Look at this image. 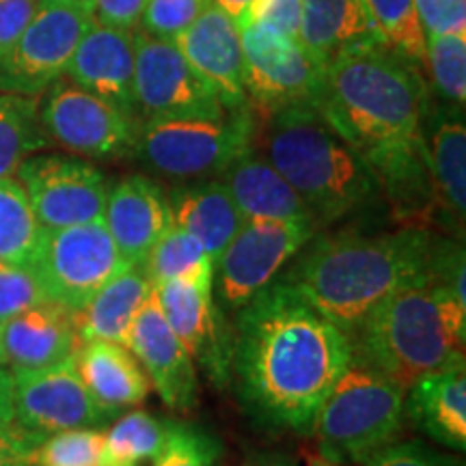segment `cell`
I'll return each instance as SVG.
<instances>
[{"label": "cell", "instance_id": "cell-1", "mask_svg": "<svg viewBox=\"0 0 466 466\" xmlns=\"http://www.w3.org/2000/svg\"><path fill=\"white\" fill-rule=\"evenodd\" d=\"M430 104L421 69L387 46L343 52L322 72L316 110L363 156L401 227L445 223L425 154Z\"/></svg>", "mask_w": 466, "mask_h": 466}, {"label": "cell", "instance_id": "cell-2", "mask_svg": "<svg viewBox=\"0 0 466 466\" xmlns=\"http://www.w3.org/2000/svg\"><path fill=\"white\" fill-rule=\"evenodd\" d=\"M350 359V337L281 279L233 313L231 384L264 428L311 432Z\"/></svg>", "mask_w": 466, "mask_h": 466}, {"label": "cell", "instance_id": "cell-3", "mask_svg": "<svg viewBox=\"0 0 466 466\" xmlns=\"http://www.w3.org/2000/svg\"><path fill=\"white\" fill-rule=\"evenodd\" d=\"M434 233L316 231L279 279L348 337L384 299L425 270Z\"/></svg>", "mask_w": 466, "mask_h": 466}, {"label": "cell", "instance_id": "cell-4", "mask_svg": "<svg viewBox=\"0 0 466 466\" xmlns=\"http://www.w3.org/2000/svg\"><path fill=\"white\" fill-rule=\"evenodd\" d=\"M264 156L311 209L319 229L370 212L382 199L363 156L311 106L268 115Z\"/></svg>", "mask_w": 466, "mask_h": 466}, {"label": "cell", "instance_id": "cell-5", "mask_svg": "<svg viewBox=\"0 0 466 466\" xmlns=\"http://www.w3.org/2000/svg\"><path fill=\"white\" fill-rule=\"evenodd\" d=\"M466 305L430 281L428 266L357 326L352 357L380 370L401 389L419 376L464 359Z\"/></svg>", "mask_w": 466, "mask_h": 466}, {"label": "cell", "instance_id": "cell-6", "mask_svg": "<svg viewBox=\"0 0 466 466\" xmlns=\"http://www.w3.org/2000/svg\"><path fill=\"white\" fill-rule=\"evenodd\" d=\"M404 395L398 382L352 357L318 408L309 434L316 436L330 462L365 464L398 439L404 425Z\"/></svg>", "mask_w": 466, "mask_h": 466}, {"label": "cell", "instance_id": "cell-7", "mask_svg": "<svg viewBox=\"0 0 466 466\" xmlns=\"http://www.w3.org/2000/svg\"><path fill=\"white\" fill-rule=\"evenodd\" d=\"M253 104L217 115L151 116L141 121L134 158L162 177L192 182L223 175L258 143Z\"/></svg>", "mask_w": 466, "mask_h": 466}, {"label": "cell", "instance_id": "cell-8", "mask_svg": "<svg viewBox=\"0 0 466 466\" xmlns=\"http://www.w3.org/2000/svg\"><path fill=\"white\" fill-rule=\"evenodd\" d=\"M127 266L104 220L66 229H42L28 264L48 300L74 313Z\"/></svg>", "mask_w": 466, "mask_h": 466}, {"label": "cell", "instance_id": "cell-9", "mask_svg": "<svg viewBox=\"0 0 466 466\" xmlns=\"http://www.w3.org/2000/svg\"><path fill=\"white\" fill-rule=\"evenodd\" d=\"M318 227L283 220H244L214 264V291L223 313H236L277 281Z\"/></svg>", "mask_w": 466, "mask_h": 466}, {"label": "cell", "instance_id": "cell-10", "mask_svg": "<svg viewBox=\"0 0 466 466\" xmlns=\"http://www.w3.org/2000/svg\"><path fill=\"white\" fill-rule=\"evenodd\" d=\"M244 89L248 102L266 116L291 106L316 108L324 69L300 42L264 22L240 26Z\"/></svg>", "mask_w": 466, "mask_h": 466}, {"label": "cell", "instance_id": "cell-11", "mask_svg": "<svg viewBox=\"0 0 466 466\" xmlns=\"http://www.w3.org/2000/svg\"><path fill=\"white\" fill-rule=\"evenodd\" d=\"M39 119L50 143L83 158L115 160L137 151L141 124L72 80L58 78L46 89Z\"/></svg>", "mask_w": 466, "mask_h": 466}, {"label": "cell", "instance_id": "cell-12", "mask_svg": "<svg viewBox=\"0 0 466 466\" xmlns=\"http://www.w3.org/2000/svg\"><path fill=\"white\" fill-rule=\"evenodd\" d=\"M96 17L66 5H42L0 61V91L37 97L66 76L76 46Z\"/></svg>", "mask_w": 466, "mask_h": 466}, {"label": "cell", "instance_id": "cell-13", "mask_svg": "<svg viewBox=\"0 0 466 466\" xmlns=\"http://www.w3.org/2000/svg\"><path fill=\"white\" fill-rule=\"evenodd\" d=\"M17 175L44 229H66L104 218L108 184L91 162L61 154L28 156Z\"/></svg>", "mask_w": 466, "mask_h": 466}, {"label": "cell", "instance_id": "cell-14", "mask_svg": "<svg viewBox=\"0 0 466 466\" xmlns=\"http://www.w3.org/2000/svg\"><path fill=\"white\" fill-rule=\"evenodd\" d=\"M134 97L138 119L175 115H217L225 106L195 72L173 39L137 33Z\"/></svg>", "mask_w": 466, "mask_h": 466}, {"label": "cell", "instance_id": "cell-15", "mask_svg": "<svg viewBox=\"0 0 466 466\" xmlns=\"http://www.w3.org/2000/svg\"><path fill=\"white\" fill-rule=\"evenodd\" d=\"M14 374V421L35 439L76 428H97L108 415L93 401L76 371L74 357Z\"/></svg>", "mask_w": 466, "mask_h": 466}, {"label": "cell", "instance_id": "cell-16", "mask_svg": "<svg viewBox=\"0 0 466 466\" xmlns=\"http://www.w3.org/2000/svg\"><path fill=\"white\" fill-rule=\"evenodd\" d=\"M168 326L214 387L231 384V326L214 299V281L184 279L154 285Z\"/></svg>", "mask_w": 466, "mask_h": 466}, {"label": "cell", "instance_id": "cell-17", "mask_svg": "<svg viewBox=\"0 0 466 466\" xmlns=\"http://www.w3.org/2000/svg\"><path fill=\"white\" fill-rule=\"evenodd\" d=\"M127 348L147 371L149 382L171 410L188 412L197 406V365L168 326L156 291H151L149 299L138 309L127 335Z\"/></svg>", "mask_w": 466, "mask_h": 466}, {"label": "cell", "instance_id": "cell-18", "mask_svg": "<svg viewBox=\"0 0 466 466\" xmlns=\"http://www.w3.org/2000/svg\"><path fill=\"white\" fill-rule=\"evenodd\" d=\"M134 61L137 33L93 22L76 46L66 76L141 124L134 97Z\"/></svg>", "mask_w": 466, "mask_h": 466}, {"label": "cell", "instance_id": "cell-19", "mask_svg": "<svg viewBox=\"0 0 466 466\" xmlns=\"http://www.w3.org/2000/svg\"><path fill=\"white\" fill-rule=\"evenodd\" d=\"M173 42L188 58L195 72L212 86L225 108L250 104L244 89L240 26L225 9L212 3Z\"/></svg>", "mask_w": 466, "mask_h": 466}, {"label": "cell", "instance_id": "cell-20", "mask_svg": "<svg viewBox=\"0 0 466 466\" xmlns=\"http://www.w3.org/2000/svg\"><path fill=\"white\" fill-rule=\"evenodd\" d=\"M104 225L126 264H145L149 250L171 223L168 197L145 175H127L108 186Z\"/></svg>", "mask_w": 466, "mask_h": 466}, {"label": "cell", "instance_id": "cell-21", "mask_svg": "<svg viewBox=\"0 0 466 466\" xmlns=\"http://www.w3.org/2000/svg\"><path fill=\"white\" fill-rule=\"evenodd\" d=\"M0 343L11 371H31L72 359L80 337L72 309L44 300L0 324Z\"/></svg>", "mask_w": 466, "mask_h": 466}, {"label": "cell", "instance_id": "cell-22", "mask_svg": "<svg viewBox=\"0 0 466 466\" xmlns=\"http://www.w3.org/2000/svg\"><path fill=\"white\" fill-rule=\"evenodd\" d=\"M404 415L419 432L447 450H466L464 359L419 376L404 395Z\"/></svg>", "mask_w": 466, "mask_h": 466}, {"label": "cell", "instance_id": "cell-23", "mask_svg": "<svg viewBox=\"0 0 466 466\" xmlns=\"http://www.w3.org/2000/svg\"><path fill=\"white\" fill-rule=\"evenodd\" d=\"M425 154L445 225L462 236L466 217V124L464 108L432 106L423 126Z\"/></svg>", "mask_w": 466, "mask_h": 466}, {"label": "cell", "instance_id": "cell-24", "mask_svg": "<svg viewBox=\"0 0 466 466\" xmlns=\"http://www.w3.org/2000/svg\"><path fill=\"white\" fill-rule=\"evenodd\" d=\"M74 365L93 401L110 419L147 398L149 378L132 350L124 343L104 339L80 341L74 352Z\"/></svg>", "mask_w": 466, "mask_h": 466}, {"label": "cell", "instance_id": "cell-25", "mask_svg": "<svg viewBox=\"0 0 466 466\" xmlns=\"http://www.w3.org/2000/svg\"><path fill=\"white\" fill-rule=\"evenodd\" d=\"M223 182L244 220H283L318 227L311 209L258 147L244 151L223 173Z\"/></svg>", "mask_w": 466, "mask_h": 466}, {"label": "cell", "instance_id": "cell-26", "mask_svg": "<svg viewBox=\"0 0 466 466\" xmlns=\"http://www.w3.org/2000/svg\"><path fill=\"white\" fill-rule=\"evenodd\" d=\"M168 209L173 223L192 233L214 264L244 225L242 212L223 179H192L173 186Z\"/></svg>", "mask_w": 466, "mask_h": 466}, {"label": "cell", "instance_id": "cell-27", "mask_svg": "<svg viewBox=\"0 0 466 466\" xmlns=\"http://www.w3.org/2000/svg\"><path fill=\"white\" fill-rule=\"evenodd\" d=\"M300 44L322 69L348 50L384 46L363 0H302Z\"/></svg>", "mask_w": 466, "mask_h": 466}, {"label": "cell", "instance_id": "cell-28", "mask_svg": "<svg viewBox=\"0 0 466 466\" xmlns=\"http://www.w3.org/2000/svg\"><path fill=\"white\" fill-rule=\"evenodd\" d=\"M151 291L154 283L145 266H127L115 279H110L80 311L74 313L80 341L104 339L127 346L134 318Z\"/></svg>", "mask_w": 466, "mask_h": 466}, {"label": "cell", "instance_id": "cell-29", "mask_svg": "<svg viewBox=\"0 0 466 466\" xmlns=\"http://www.w3.org/2000/svg\"><path fill=\"white\" fill-rule=\"evenodd\" d=\"M48 145L37 97L0 91V179L15 177L22 162Z\"/></svg>", "mask_w": 466, "mask_h": 466}, {"label": "cell", "instance_id": "cell-30", "mask_svg": "<svg viewBox=\"0 0 466 466\" xmlns=\"http://www.w3.org/2000/svg\"><path fill=\"white\" fill-rule=\"evenodd\" d=\"M143 266L154 285L184 281V279L214 281V261L208 250L192 233L175 225L173 220L149 250Z\"/></svg>", "mask_w": 466, "mask_h": 466}, {"label": "cell", "instance_id": "cell-31", "mask_svg": "<svg viewBox=\"0 0 466 466\" xmlns=\"http://www.w3.org/2000/svg\"><path fill=\"white\" fill-rule=\"evenodd\" d=\"M167 432L168 421L145 410L126 412L104 432V466H151Z\"/></svg>", "mask_w": 466, "mask_h": 466}, {"label": "cell", "instance_id": "cell-32", "mask_svg": "<svg viewBox=\"0 0 466 466\" xmlns=\"http://www.w3.org/2000/svg\"><path fill=\"white\" fill-rule=\"evenodd\" d=\"M42 229L22 184L14 177L0 179V259L31 264Z\"/></svg>", "mask_w": 466, "mask_h": 466}, {"label": "cell", "instance_id": "cell-33", "mask_svg": "<svg viewBox=\"0 0 466 466\" xmlns=\"http://www.w3.org/2000/svg\"><path fill=\"white\" fill-rule=\"evenodd\" d=\"M384 46L425 72V33L415 0H363Z\"/></svg>", "mask_w": 466, "mask_h": 466}, {"label": "cell", "instance_id": "cell-34", "mask_svg": "<svg viewBox=\"0 0 466 466\" xmlns=\"http://www.w3.org/2000/svg\"><path fill=\"white\" fill-rule=\"evenodd\" d=\"M425 72L442 104L464 108L466 102V35H428Z\"/></svg>", "mask_w": 466, "mask_h": 466}, {"label": "cell", "instance_id": "cell-35", "mask_svg": "<svg viewBox=\"0 0 466 466\" xmlns=\"http://www.w3.org/2000/svg\"><path fill=\"white\" fill-rule=\"evenodd\" d=\"M35 466H104V432L76 428L39 441L33 451Z\"/></svg>", "mask_w": 466, "mask_h": 466}, {"label": "cell", "instance_id": "cell-36", "mask_svg": "<svg viewBox=\"0 0 466 466\" xmlns=\"http://www.w3.org/2000/svg\"><path fill=\"white\" fill-rule=\"evenodd\" d=\"M220 451V441L208 430L168 421L167 441L151 466H217Z\"/></svg>", "mask_w": 466, "mask_h": 466}, {"label": "cell", "instance_id": "cell-37", "mask_svg": "<svg viewBox=\"0 0 466 466\" xmlns=\"http://www.w3.org/2000/svg\"><path fill=\"white\" fill-rule=\"evenodd\" d=\"M44 300L48 296L31 268L0 259V324Z\"/></svg>", "mask_w": 466, "mask_h": 466}, {"label": "cell", "instance_id": "cell-38", "mask_svg": "<svg viewBox=\"0 0 466 466\" xmlns=\"http://www.w3.org/2000/svg\"><path fill=\"white\" fill-rule=\"evenodd\" d=\"M212 3L214 0H147L141 26L154 37L175 39Z\"/></svg>", "mask_w": 466, "mask_h": 466}, {"label": "cell", "instance_id": "cell-39", "mask_svg": "<svg viewBox=\"0 0 466 466\" xmlns=\"http://www.w3.org/2000/svg\"><path fill=\"white\" fill-rule=\"evenodd\" d=\"M367 466H464L458 458L447 456L419 441L391 442L374 453Z\"/></svg>", "mask_w": 466, "mask_h": 466}, {"label": "cell", "instance_id": "cell-40", "mask_svg": "<svg viewBox=\"0 0 466 466\" xmlns=\"http://www.w3.org/2000/svg\"><path fill=\"white\" fill-rule=\"evenodd\" d=\"M425 37L466 35V0H415Z\"/></svg>", "mask_w": 466, "mask_h": 466}, {"label": "cell", "instance_id": "cell-41", "mask_svg": "<svg viewBox=\"0 0 466 466\" xmlns=\"http://www.w3.org/2000/svg\"><path fill=\"white\" fill-rule=\"evenodd\" d=\"M248 20L264 22L279 33L300 42L302 0H253Z\"/></svg>", "mask_w": 466, "mask_h": 466}, {"label": "cell", "instance_id": "cell-42", "mask_svg": "<svg viewBox=\"0 0 466 466\" xmlns=\"http://www.w3.org/2000/svg\"><path fill=\"white\" fill-rule=\"evenodd\" d=\"M39 7L42 0H0V61L9 55Z\"/></svg>", "mask_w": 466, "mask_h": 466}, {"label": "cell", "instance_id": "cell-43", "mask_svg": "<svg viewBox=\"0 0 466 466\" xmlns=\"http://www.w3.org/2000/svg\"><path fill=\"white\" fill-rule=\"evenodd\" d=\"M39 439L25 432L14 419L0 417V466H35L33 451Z\"/></svg>", "mask_w": 466, "mask_h": 466}, {"label": "cell", "instance_id": "cell-44", "mask_svg": "<svg viewBox=\"0 0 466 466\" xmlns=\"http://www.w3.org/2000/svg\"><path fill=\"white\" fill-rule=\"evenodd\" d=\"M147 0H93V17L104 26L137 31Z\"/></svg>", "mask_w": 466, "mask_h": 466}, {"label": "cell", "instance_id": "cell-45", "mask_svg": "<svg viewBox=\"0 0 466 466\" xmlns=\"http://www.w3.org/2000/svg\"><path fill=\"white\" fill-rule=\"evenodd\" d=\"M0 417L14 419V374L0 365Z\"/></svg>", "mask_w": 466, "mask_h": 466}, {"label": "cell", "instance_id": "cell-46", "mask_svg": "<svg viewBox=\"0 0 466 466\" xmlns=\"http://www.w3.org/2000/svg\"><path fill=\"white\" fill-rule=\"evenodd\" d=\"M242 466H299V462L281 451H255L244 460Z\"/></svg>", "mask_w": 466, "mask_h": 466}, {"label": "cell", "instance_id": "cell-47", "mask_svg": "<svg viewBox=\"0 0 466 466\" xmlns=\"http://www.w3.org/2000/svg\"><path fill=\"white\" fill-rule=\"evenodd\" d=\"M220 9H225L233 20H236L238 26L247 25L248 22V14H250V5L253 0H214Z\"/></svg>", "mask_w": 466, "mask_h": 466}, {"label": "cell", "instance_id": "cell-48", "mask_svg": "<svg viewBox=\"0 0 466 466\" xmlns=\"http://www.w3.org/2000/svg\"><path fill=\"white\" fill-rule=\"evenodd\" d=\"M42 5H66V7L83 9L93 15V0H42Z\"/></svg>", "mask_w": 466, "mask_h": 466}, {"label": "cell", "instance_id": "cell-49", "mask_svg": "<svg viewBox=\"0 0 466 466\" xmlns=\"http://www.w3.org/2000/svg\"><path fill=\"white\" fill-rule=\"evenodd\" d=\"M0 365H7V363H5V352H3V343H0Z\"/></svg>", "mask_w": 466, "mask_h": 466}]
</instances>
